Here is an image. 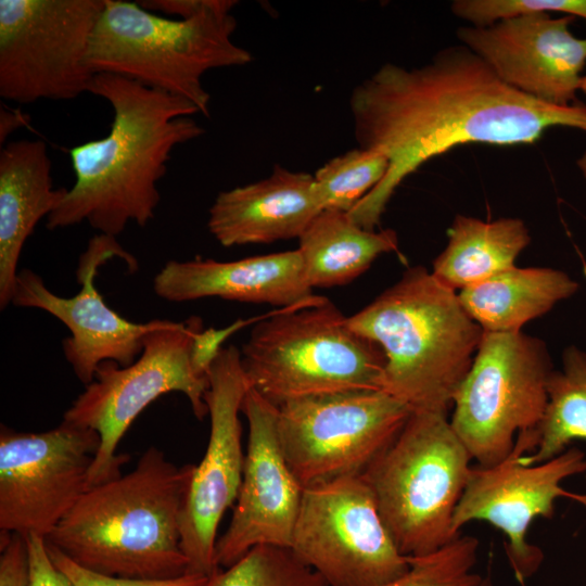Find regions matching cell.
<instances>
[{
    "instance_id": "1",
    "label": "cell",
    "mask_w": 586,
    "mask_h": 586,
    "mask_svg": "<svg viewBox=\"0 0 586 586\" xmlns=\"http://www.w3.org/2000/svg\"><path fill=\"white\" fill-rule=\"evenodd\" d=\"M358 148L384 154L383 180L348 216L375 230L399 184L429 160L455 146L531 144L553 127L586 132V105H553L504 81L468 47L450 46L424 65L386 63L352 91Z\"/></svg>"
},
{
    "instance_id": "2",
    "label": "cell",
    "mask_w": 586,
    "mask_h": 586,
    "mask_svg": "<svg viewBox=\"0 0 586 586\" xmlns=\"http://www.w3.org/2000/svg\"><path fill=\"white\" fill-rule=\"evenodd\" d=\"M90 93L113 109L109 133L69 150L75 182L47 217L49 230L88 222L117 237L129 222L153 219L158 181L173 150L203 135L189 101L110 73L95 74Z\"/></svg>"
},
{
    "instance_id": "3",
    "label": "cell",
    "mask_w": 586,
    "mask_h": 586,
    "mask_svg": "<svg viewBox=\"0 0 586 586\" xmlns=\"http://www.w3.org/2000/svg\"><path fill=\"white\" fill-rule=\"evenodd\" d=\"M193 468L151 446L130 472L90 487L46 539L77 564L111 576L188 574L180 514Z\"/></svg>"
},
{
    "instance_id": "4",
    "label": "cell",
    "mask_w": 586,
    "mask_h": 586,
    "mask_svg": "<svg viewBox=\"0 0 586 586\" xmlns=\"http://www.w3.org/2000/svg\"><path fill=\"white\" fill-rule=\"evenodd\" d=\"M346 320L383 351L382 391L412 411L448 413L483 335L457 291L412 267Z\"/></svg>"
},
{
    "instance_id": "5",
    "label": "cell",
    "mask_w": 586,
    "mask_h": 586,
    "mask_svg": "<svg viewBox=\"0 0 586 586\" xmlns=\"http://www.w3.org/2000/svg\"><path fill=\"white\" fill-rule=\"evenodd\" d=\"M237 4L213 0L198 15L179 20L149 12L138 2L105 0L87 65L94 74L118 75L182 98L208 115L209 94L202 76L252 61V54L231 39Z\"/></svg>"
},
{
    "instance_id": "6",
    "label": "cell",
    "mask_w": 586,
    "mask_h": 586,
    "mask_svg": "<svg viewBox=\"0 0 586 586\" xmlns=\"http://www.w3.org/2000/svg\"><path fill=\"white\" fill-rule=\"evenodd\" d=\"M327 298L262 319L242 346L250 384L275 406L351 391L381 390L385 356Z\"/></svg>"
},
{
    "instance_id": "7",
    "label": "cell",
    "mask_w": 586,
    "mask_h": 586,
    "mask_svg": "<svg viewBox=\"0 0 586 586\" xmlns=\"http://www.w3.org/2000/svg\"><path fill=\"white\" fill-rule=\"evenodd\" d=\"M471 460L448 413L417 410L362 473L381 519L404 556L435 552L460 535L453 530V519Z\"/></svg>"
},
{
    "instance_id": "8",
    "label": "cell",
    "mask_w": 586,
    "mask_h": 586,
    "mask_svg": "<svg viewBox=\"0 0 586 586\" xmlns=\"http://www.w3.org/2000/svg\"><path fill=\"white\" fill-rule=\"evenodd\" d=\"M202 330L199 317L181 322L160 319L132 364L123 367L112 360L101 362L94 380L64 412V421L91 429L100 436L89 487L122 474L129 456L116 453L118 444L135 419L160 396L180 392L199 420L208 415V375L201 374L193 361L194 340Z\"/></svg>"
},
{
    "instance_id": "9",
    "label": "cell",
    "mask_w": 586,
    "mask_h": 586,
    "mask_svg": "<svg viewBox=\"0 0 586 586\" xmlns=\"http://www.w3.org/2000/svg\"><path fill=\"white\" fill-rule=\"evenodd\" d=\"M552 371L546 344L539 339L522 331H483L449 418L479 466L505 460L518 434L539 425Z\"/></svg>"
},
{
    "instance_id": "10",
    "label": "cell",
    "mask_w": 586,
    "mask_h": 586,
    "mask_svg": "<svg viewBox=\"0 0 586 586\" xmlns=\"http://www.w3.org/2000/svg\"><path fill=\"white\" fill-rule=\"evenodd\" d=\"M411 409L382 390L292 399L278 406V437L303 488L362 474L394 442Z\"/></svg>"
},
{
    "instance_id": "11",
    "label": "cell",
    "mask_w": 586,
    "mask_h": 586,
    "mask_svg": "<svg viewBox=\"0 0 586 586\" xmlns=\"http://www.w3.org/2000/svg\"><path fill=\"white\" fill-rule=\"evenodd\" d=\"M105 0H0V95L28 104L89 92L90 40Z\"/></svg>"
},
{
    "instance_id": "12",
    "label": "cell",
    "mask_w": 586,
    "mask_h": 586,
    "mask_svg": "<svg viewBox=\"0 0 586 586\" xmlns=\"http://www.w3.org/2000/svg\"><path fill=\"white\" fill-rule=\"evenodd\" d=\"M290 548L328 586H381L410 568L362 474L304 488Z\"/></svg>"
},
{
    "instance_id": "13",
    "label": "cell",
    "mask_w": 586,
    "mask_h": 586,
    "mask_svg": "<svg viewBox=\"0 0 586 586\" xmlns=\"http://www.w3.org/2000/svg\"><path fill=\"white\" fill-rule=\"evenodd\" d=\"M99 434L62 421L44 432L0 430V532L47 538L90 488Z\"/></svg>"
},
{
    "instance_id": "14",
    "label": "cell",
    "mask_w": 586,
    "mask_h": 586,
    "mask_svg": "<svg viewBox=\"0 0 586 586\" xmlns=\"http://www.w3.org/2000/svg\"><path fill=\"white\" fill-rule=\"evenodd\" d=\"M535 446L534 430L521 432L505 460L491 467H472L453 519L458 535L472 521H484L501 531L507 538L509 564L521 585L544 559L543 551L526 539L532 522L538 517L551 519L555 501L561 497L586 507V494L561 487L565 479L586 471V455L573 447L547 461L522 464L520 458L532 454Z\"/></svg>"
},
{
    "instance_id": "15",
    "label": "cell",
    "mask_w": 586,
    "mask_h": 586,
    "mask_svg": "<svg viewBox=\"0 0 586 586\" xmlns=\"http://www.w3.org/2000/svg\"><path fill=\"white\" fill-rule=\"evenodd\" d=\"M207 375L209 437L202 460L193 468L180 514L188 574L206 577L219 569L215 560L218 526L235 504L242 482L245 454L239 412L250 388L241 352L233 345L218 352Z\"/></svg>"
},
{
    "instance_id": "16",
    "label": "cell",
    "mask_w": 586,
    "mask_h": 586,
    "mask_svg": "<svg viewBox=\"0 0 586 586\" xmlns=\"http://www.w3.org/2000/svg\"><path fill=\"white\" fill-rule=\"evenodd\" d=\"M119 257L130 270L137 268L132 255L125 251L115 237L98 234L91 238L80 255L76 278L81 285L72 297H62L50 291L42 278L30 269L17 273L11 304L41 309L69 330L62 342L67 362L78 380L86 385L94 380L98 366L112 360L126 367L141 354L146 334L158 323L154 319L144 323L127 320L109 307L95 288L98 269L109 259Z\"/></svg>"
},
{
    "instance_id": "17",
    "label": "cell",
    "mask_w": 586,
    "mask_h": 586,
    "mask_svg": "<svg viewBox=\"0 0 586 586\" xmlns=\"http://www.w3.org/2000/svg\"><path fill=\"white\" fill-rule=\"evenodd\" d=\"M241 412L249 423V440L233 513L216 543L215 560L220 569L256 546L290 548L304 491L281 449L278 407L250 387Z\"/></svg>"
},
{
    "instance_id": "18",
    "label": "cell",
    "mask_w": 586,
    "mask_h": 586,
    "mask_svg": "<svg viewBox=\"0 0 586 586\" xmlns=\"http://www.w3.org/2000/svg\"><path fill=\"white\" fill-rule=\"evenodd\" d=\"M574 20L531 13L456 33L508 85L542 102L569 105L576 100L586 64V38L569 28Z\"/></svg>"
},
{
    "instance_id": "19",
    "label": "cell",
    "mask_w": 586,
    "mask_h": 586,
    "mask_svg": "<svg viewBox=\"0 0 586 586\" xmlns=\"http://www.w3.org/2000/svg\"><path fill=\"white\" fill-rule=\"evenodd\" d=\"M153 290L167 302L220 297L282 308L320 297L311 293L297 249L232 262L169 260L154 277Z\"/></svg>"
},
{
    "instance_id": "20",
    "label": "cell",
    "mask_w": 586,
    "mask_h": 586,
    "mask_svg": "<svg viewBox=\"0 0 586 586\" xmlns=\"http://www.w3.org/2000/svg\"><path fill=\"white\" fill-rule=\"evenodd\" d=\"M323 204L314 175L276 165L257 182L220 192L207 227L226 247L300 238Z\"/></svg>"
},
{
    "instance_id": "21",
    "label": "cell",
    "mask_w": 586,
    "mask_h": 586,
    "mask_svg": "<svg viewBox=\"0 0 586 586\" xmlns=\"http://www.w3.org/2000/svg\"><path fill=\"white\" fill-rule=\"evenodd\" d=\"M53 188L51 160L41 140H16L0 152V308L11 304L18 259L37 224L62 202Z\"/></svg>"
},
{
    "instance_id": "22",
    "label": "cell",
    "mask_w": 586,
    "mask_h": 586,
    "mask_svg": "<svg viewBox=\"0 0 586 586\" xmlns=\"http://www.w3.org/2000/svg\"><path fill=\"white\" fill-rule=\"evenodd\" d=\"M578 283L566 272L512 267L458 292L469 316L486 332H517L576 293Z\"/></svg>"
},
{
    "instance_id": "23",
    "label": "cell",
    "mask_w": 586,
    "mask_h": 586,
    "mask_svg": "<svg viewBox=\"0 0 586 586\" xmlns=\"http://www.w3.org/2000/svg\"><path fill=\"white\" fill-rule=\"evenodd\" d=\"M306 279L314 288L347 284L381 254L397 252L395 230H367L346 212L323 209L298 238Z\"/></svg>"
},
{
    "instance_id": "24",
    "label": "cell",
    "mask_w": 586,
    "mask_h": 586,
    "mask_svg": "<svg viewBox=\"0 0 586 586\" xmlns=\"http://www.w3.org/2000/svg\"><path fill=\"white\" fill-rule=\"evenodd\" d=\"M447 237L432 275L455 291L514 267L517 257L531 242L524 221L512 217L482 220L457 215Z\"/></svg>"
},
{
    "instance_id": "25",
    "label": "cell",
    "mask_w": 586,
    "mask_h": 586,
    "mask_svg": "<svg viewBox=\"0 0 586 586\" xmlns=\"http://www.w3.org/2000/svg\"><path fill=\"white\" fill-rule=\"evenodd\" d=\"M547 392L544 417L534 429L535 450L520 458L524 466L560 455L574 440L586 441V353L576 346L565 348L562 367L551 372Z\"/></svg>"
},
{
    "instance_id": "26",
    "label": "cell",
    "mask_w": 586,
    "mask_h": 586,
    "mask_svg": "<svg viewBox=\"0 0 586 586\" xmlns=\"http://www.w3.org/2000/svg\"><path fill=\"white\" fill-rule=\"evenodd\" d=\"M201 586H328L289 547L260 545L232 565L218 569Z\"/></svg>"
},
{
    "instance_id": "27",
    "label": "cell",
    "mask_w": 586,
    "mask_h": 586,
    "mask_svg": "<svg viewBox=\"0 0 586 586\" xmlns=\"http://www.w3.org/2000/svg\"><path fill=\"white\" fill-rule=\"evenodd\" d=\"M387 157L356 148L326 162L314 175L323 209L348 213L388 170Z\"/></svg>"
},
{
    "instance_id": "28",
    "label": "cell",
    "mask_w": 586,
    "mask_h": 586,
    "mask_svg": "<svg viewBox=\"0 0 586 586\" xmlns=\"http://www.w3.org/2000/svg\"><path fill=\"white\" fill-rule=\"evenodd\" d=\"M477 550L476 537L459 535L435 552L410 557L408 571L381 586H476L483 578L473 571Z\"/></svg>"
},
{
    "instance_id": "29",
    "label": "cell",
    "mask_w": 586,
    "mask_h": 586,
    "mask_svg": "<svg viewBox=\"0 0 586 586\" xmlns=\"http://www.w3.org/2000/svg\"><path fill=\"white\" fill-rule=\"evenodd\" d=\"M450 9L472 26L531 13H564L586 22V0H455Z\"/></svg>"
},
{
    "instance_id": "30",
    "label": "cell",
    "mask_w": 586,
    "mask_h": 586,
    "mask_svg": "<svg viewBox=\"0 0 586 586\" xmlns=\"http://www.w3.org/2000/svg\"><path fill=\"white\" fill-rule=\"evenodd\" d=\"M47 548L53 563L75 586H201L207 578L195 574H184L168 579H137L111 576L77 564L48 542Z\"/></svg>"
},
{
    "instance_id": "31",
    "label": "cell",
    "mask_w": 586,
    "mask_h": 586,
    "mask_svg": "<svg viewBox=\"0 0 586 586\" xmlns=\"http://www.w3.org/2000/svg\"><path fill=\"white\" fill-rule=\"evenodd\" d=\"M0 586H29V560L26 536L1 532Z\"/></svg>"
},
{
    "instance_id": "32",
    "label": "cell",
    "mask_w": 586,
    "mask_h": 586,
    "mask_svg": "<svg viewBox=\"0 0 586 586\" xmlns=\"http://www.w3.org/2000/svg\"><path fill=\"white\" fill-rule=\"evenodd\" d=\"M29 560V586H75L53 563L44 537L26 536Z\"/></svg>"
},
{
    "instance_id": "33",
    "label": "cell",
    "mask_w": 586,
    "mask_h": 586,
    "mask_svg": "<svg viewBox=\"0 0 586 586\" xmlns=\"http://www.w3.org/2000/svg\"><path fill=\"white\" fill-rule=\"evenodd\" d=\"M138 4L152 13L163 16H178L179 20L190 18L206 10L213 0H144Z\"/></svg>"
},
{
    "instance_id": "34",
    "label": "cell",
    "mask_w": 586,
    "mask_h": 586,
    "mask_svg": "<svg viewBox=\"0 0 586 586\" xmlns=\"http://www.w3.org/2000/svg\"><path fill=\"white\" fill-rule=\"evenodd\" d=\"M28 119L27 115L21 112H13L1 109L0 111V142L7 140V138L17 128L26 124Z\"/></svg>"
},
{
    "instance_id": "35",
    "label": "cell",
    "mask_w": 586,
    "mask_h": 586,
    "mask_svg": "<svg viewBox=\"0 0 586 586\" xmlns=\"http://www.w3.org/2000/svg\"><path fill=\"white\" fill-rule=\"evenodd\" d=\"M576 164L583 175V177L586 180V151L582 154V156L576 161Z\"/></svg>"
},
{
    "instance_id": "36",
    "label": "cell",
    "mask_w": 586,
    "mask_h": 586,
    "mask_svg": "<svg viewBox=\"0 0 586 586\" xmlns=\"http://www.w3.org/2000/svg\"><path fill=\"white\" fill-rule=\"evenodd\" d=\"M476 586H493L489 577H483Z\"/></svg>"
},
{
    "instance_id": "37",
    "label": "cell",
    "mask_w": 586,
    "mask_h": 586,
    "mask_svg": "<svg viewBox=\"0 0 586 586\" xmlns=\"http://www.w3.org/2000/svg\"><path fill=\"white\" fill-rule=\"evenodd\" d=\"M579 91H582L586 97V75H584L582 78Z\"/></svg>"
}]
</instances>
